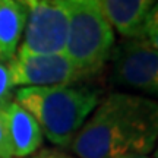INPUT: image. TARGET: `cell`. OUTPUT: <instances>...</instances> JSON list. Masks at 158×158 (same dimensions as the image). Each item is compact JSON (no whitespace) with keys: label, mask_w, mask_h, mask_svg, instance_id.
<instances>
[{"label":"cell","mask_w":158,"mask_h":158,"mask_svg":"<svg viewBox=\"0 0 158 158\" xmlns=\"http://www.w3.org/2000/svg\"><path fill=\"white\" fill-rule=\"evenodd\" d=\"M157 136V102L116 92L97 104L69 147L78 158L147 155L155 147Z\"/></svg>","instance_id":"1"},{"label":"cell","mask_w":158,"mask_h":158,"mask_svg":"<svg viewBox=\"0 0 158 158\" xmlns=\"http://www.w3.org/2000/svg\"><path fill=\"white\" fill-rule=\"evenodd\" d=\"M98 100L97 91L72 85L21 86L15 94V101L37 120L43 135L62 148L70 145Z\"/></svg>","instance_id":"2"},{"label":"cell","mask_w":158,"mask_h":158,"mask_svg":"<svg viewBox=\"0 0 158 158\" xmlns=\"http://www.w3.org/2000/svg\"><path fill=\"white\" fill-rule=\"evenodd\" d=\"M6 64L13 88L70 85L82 78L66 54L32 53L21 45Z\"/></svg>","instance_id":"3"},{"label":"cell","mask_w":158,"mask_h":158,"mask_svg":"<svg viewBox=\"0 0 158 158\" xmlns=\"http://www.w3.org/2000/svg\"><path fill=\"white\" fill-rule=\"evenodd\" d=\"M158 45L149 40L126 38L113 47V79L117 84L157 94L158 91Z\"/></svg>","instance_id":"4"},{"label":"cell","mask_w":158,"mask_h":158,"mask_svg":"<svg viewBox=\"0 0 158 158\" xmlns=\"http://www.w3.org/2000/svg\"><path fill=\"white\" fill-rule=\"evenodd\" d=\"M0 113L5 118L13 158H27L37 152L44 138L37 120L16 101H12Z\"/></svg>","instance_id":"5"},{"label":"cell","mask_w":158,"mask_h":158,"mask_svg":"<svg viewBox=\"0 0 158 158\" xmlns=\"http://www.w3.org/2000/svg\"><path fill=\"white\" fill-rule=\"evenodd\" d=\"M101 10L113 31L124 38H136L148 13L155 7V0H100Z\"/></svg>","instance_id":"6"},{"label":"cell","mask_w":158,"mask_h":158,"mask_svg":"<svg viewBox=\"0 0 158 158\" xmlns=\"http://www.w3.org/2000/svg\"><path fill=\"white\" fill-rule=\"evenodd\" d=\"M27 23V12L19 0H0V62L15 56Z\"/></svg>","instance_id":"7"},{"label":"cell","mask_w":158,"mask_h":158,"mask_svg":"<svg viewBox=\"0 0 158 158\" xmlns=\"http://www.w3.org/2000/svg\"><path fill=\"white\" fill-rule=\"evenodd\" d=\"M12 92H13V85L7 64L0 62V111L12 102Z\"/></svg>","instance_id":"8"},{"label":"cell","mask_w":158,"mask_h":158,"mask_svg":"<svg viewBox=\"0 0 158 158\" xmlns=\"http://www.w3.org/2000/svg\"><path fill=\"white\" fill-rule=\"evenodd\" d=\"M0 158H13L7 130H6V123L2 113H0Z\"/></svg>","instance_id":"9"},{"label":"cell","mask_w":158,"mask_h":158,"mask_svg":"<svg viewBox=\"0 0 158 158\" xmlns=\"http://www.w3.org/2000/svg\"><path fill=\"white\" fill-rule=\"evenodd\" d=\"M41 158H69L63 154H56V152H44L40 155ZM120 158H149L148 155H129V157H120Z\"/></svg>","instance_id":"10"},{"label":"cell","mask_w":158,"mask_h":158,"mask_svg":"<svg viewBox=\"0 0 158 158\" xmlns=\"http://www.w3.org/2000/svg\"><path fill=\"white\" fill-rule=\"evenodd\" d=\"M37 158H41V157H37Z\"/></svg>","instance_id":"11"}]
</instances>
